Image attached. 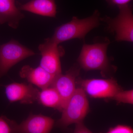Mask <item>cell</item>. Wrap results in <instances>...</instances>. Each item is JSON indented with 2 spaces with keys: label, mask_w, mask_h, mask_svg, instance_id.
<instances>
[{
  "label": "cell",
  "mask_w": 133,
  "mask_h": 133,
  "mask_svg": "<svg viewBox=\"0 0 133 133\" xmlns=\"http://www.w3.org/2000/svg\"><path fill=\"white\" fill-rule=\"evenodd\" d=\"M110 41L107 38H97L92 44H84L78 58L79 63L85 71L98 70L102 74L107 73L112 68L107 55Z\"/></svg>",
  "instance_id": "obj_1"
},
{
  "label": "cell",
  "mask_w": 133,
  "mask_h": 133,
  "mask_svg": "<svg viewBox=\"0 0 133 133\" xmlns=\"http://www.w3.org/2000/svg\"><path fill=\"white\" fill-rule=\"evenodd\" d=\"M99 12L95 10L91 16L83 19L72 17L69 22L58 27L50 40L59 45L60 43L71 39L84 40L86 35L92 30L100 24Z\"/></svg>",
  "instance_id": "obj_2"
},
{
  "label": "cell",
  "mask_w": 133,
  "mask_h": 133,
  "mask_svg": "<svg viewBox=\"0 0 133 133\" xmlns=\"http://www.w3.org/2000/svg\"><path fill=\"white\" fill-rule=\"evenodd\" d=\"M87 94L81 87L76 88L62 111V116L57 122L56 126L65 128L72 124L83 122L89 110Z\"/></svg>",
  "instance_id": "obj_3"
},
{
  "label": "cell",
  "mask_w": 133,
  "mask_h": 133,
  "mask_svg": "<svg viewBox=\"0 0 133 133\" xmlns=\"http://www.w3.org/2000/svg\"><path fill=\"white\" fill-rule=\"evenodd\" d=\"M118 14L115 18L108 16L101 21L107 24V30L115 35L117 42H133V15L132 6L128 5L118 7Z\"/></svg>",
  "instance_id": "obj_4"
},
{
  "label": "cell",
  "mask_w": 133,
  "mask_h": 133,
  "mask_svg": "<svg viewBox=\"0 0 133 133\" xmlns=\"http://www.w3.org/2000/svg\"><path fill=\"white\" fill-rule=\"evenodd\" d=\"M35 54L33 51L14 40L0 45V78L17 63Z\"/></svg>",
  "instance_id": "obj_5"
},
{
  "label": "cell",
  "mask_w": 133,
  "mask_h": 133,
  "mask_svg": "<svg viewBox=\"0 0 133 133\" xmlns=\"http://www.w3.org/2000/svg\"><path fill=\"white\" fill-rule=\"evenodd\" d=\"M38 49L42 56L40 66L52 75L62 73L60 58L64 55L63 48L48 38L39 45Z\"/></svg>",
  "instance_id": "obj_6"
},
{
  "label": "cell",
  "mask_w": 133,
  "mask_h": 133,
  "mask_svg": "<svg viewBox=\"0 0 133 133\" xmlns=\"http://www.w3.org/2000/svg\"><path fill=\"white\" fill-rule=\"evenodd\" d=\"M79 83L86 94L95 98H112L116 93L122 90L113 78L81 79Z\"/></svg>",
  "instance_id": "obj_7"
},
{
  "label": "cell",
  "mask_w": 133,
  "mask_h": 133,
  "mask_svg": "<svg viewBox=\"0 0 133 133\" xmlns=\"http://www.w3.org/2000/svg\"><path fill=\"white\" fill-rule=\"evenodd\" d=\"M79 69L76 66L71 68L64 74L56 76L50 87L56 90L62 101V111L75 92L76 78L79 74Z\"/></svg>",
  "instance_id": "obj_8"
},
{
  "label": "cell",
  "mask_w": 133,
  "mask_h": 133,
  "mask_svg": "<svg viewBox=\"0 0 133 133\" xmlns=\"http://www.w3.org/2000/svg\"><path fill=\"white\" fill-rule=\"evenodd\" d=\"M5 93L11 102L19 101L22 104H32L37 101L39 90L32 84L13 83L5 85Z\"/></svg>",
  "instance_id": "obj_9"
},
{
  "label": "cell",
  "mask_w": 133,
  "mask_h": 133,
  "mask_svg": "<svg viewBox=\"0 0 133 133\" xmlns=\"http://www.w3.org/2000/svg\"><path fill=\"white\" fill-rule=\"evenodd\" d=\"M55 121L42 115L31 114L20 124H17L13 133H50Z\"/></svg>",
  "instance_id": "obj_10"
},
{
  "label": "cell",
  "mask_w": 133,
  "mask_h": 133,
  "mask_svg": "<svg viewBox=\"0 0 133 133\" xmlns=\"http://www.w3.org/2000/svg\"><path fill=\"white\" fill-rule=\"evenodd\" d=\"M19 74L22 78L42 90L50 87L56 76L46 71L40 65L35 68L29 65H24Z\"/></svg>",
  "instance_id": "obj_11"
},
{
  "label": "cell",
  "mask_w": 133,
  "mask_h": 133,
  "mask_svg": "<svg viewBox=\"0 0 133 133\" xmlns=\"http://www.w3.org/2000/svg\"><path fill=\"white\" fill-rule=\"evenodd\" d=\"M24 15L16 5L15 0H0V24L7 23L16 29Z\"/></svg>",
  "instance_id": "obj_12"
},
{
  "label": "cell",
  "mask_w": 133,
  "mask_h": 133,
  "mask_svg": "<svg viewBox=\"0 0 133 133\" xmlns=\"http://www.w3.org/2000/svg\"><path fill=\"white\" fill-rule=\"evenodd\" d=\"M18 9L43 16L55 17L57 14L55 0H32L24 4H18Z\"/></svg>",
  "instance_id": "obj_13"
},
{
  "label": "cell",
  "mask_w": 133,
  "mask_h": 133,
  "mask_svg": "<svg viewBox=\"0 0 133 133\" xmlns=\"http://www.w3.org/2000/svg\"><path fill=\"white\" fill-rule=\"evenodd\" d=\"M37 101L44 106L55 108L62 112L61 98L56 90L52 87L40 91Z\"/></svg>",
  "instance_id": "obj_14"
},
{
  "label": "cell",
  "mask_w": 133,
  "mask_h": 133,
  "mask_svg": "<svg viewBox=\"0 0 133 133\" xmlns=\"http://www.w3.org/2000/svg\"><path fill=\"white\" fill-rule=\"evenodd\" d=\"M112 99L118 103L133 104V90L124 91L122 89L116 93Z\"/></svg>",
  "instance_id": "obj_15"
},
{
  "label": "cell",
  "mask_w": 133,
  "mask_h": 133,
  "mask_svg": "<svg viewBox=\"0 0 133 133\" xmlns=\"http://www.w3.org/2000/svg\"><path fill=\"white\" fill-rule=\"evenodd\" d=\"M17 124L16 122L5 116H0V133H13Z\"/></svg>",
  "instance_id": "obj_16"
},
{
  "label": "cell",
  "mask_w": 133,
  "mask_h": 133,
  "mask_svg": "<svg viewBox=\"0 0 133 133\" xmlns=\"http://www.w3.org/2000/svg\"><path fill=\"white\" fill-rule=\"evenodd\" d=\"M106 133H133L132 128L125 125H118L109 129Z\"/></svg>",
  "instance_id": "obj_17"
},
{
  "label": "cell",
  "mask_w": 133,
  "mask_h": 133,
  "mask_svg": "<svg viewBox=\"0 0 133 133\" xmlns=\"http://www.w3.org/2000/svg\"><path fill=\"white\" fill-rule=\"evenodd\" d=\"M73 133H92L83 124V122L76 124Z\"/></svg>",
  "instance_id": "obj_18"
},
{
  "label": "cell",
  "mask_w": 133,
  "mask_h": 133,
  "mask_svg": "<svg viewBox=\"0 0 133 133\" xmlns=\"http://www.w3.org/2000/svg\"><path fill=\"white\" fill-rule=\"evenodd\" d=\"M111 6H120L128 5L132 0H105Z\"/></svg>",
  "instance_id": "obj_19"
}]
</instances>
